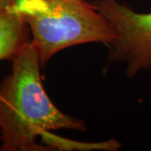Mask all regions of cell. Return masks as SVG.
Returning <instances> with one entry per match:
<instances>
[{"label": "cell", "mask_w": 151, "mask_h": 151, "mask_svg": "<svg viewBox=\"0 0 151 151\" xmlns=\"http://www.w3.org/2000/svg\"><path fill=\"white\" fill-rule=\"evenodd\" d=\"M11 61L10 73L0 83V150L47 151L38 143L46 133L86 129L81 120L61 112L49 97L39 55L30 41Z\"/></svg>", "instance_id": "6da1fadb"}, {"label": "cell", "mask_w": 151, "mask_h": 151, "mask_svg": "<svg viewBox=\"0 0 151 151\" xmlns=\"http://www.w3.org/2000/svg\"><path fill=\"white\" fill-rule=\"evenodd\" d=\"M27 24L41 67L64 49L116 38L111 24L86 0H14L7 9Z\"/></svg>", "instance_id": "7a4b0ae2"}, {"label": "cell", "mask_w": 151, "mask_h": 151, "mask_svg": "<svg viewBox=\"0 0 151 151\" xmlns=\"http://www.w3.org/2000/svg\"><path fill=\"white\" fill-rule=\"evenodd\" d=\"M93 5L116 34L108 45V64L124 63L129 78L151 69V12H136L117 0H97Z\"/></svg>", "instance_id": "3957f363"}, {"label": "cell", "mask_w": 151, "mask_h": 151, "mask_svg": "<svg viewBox=\"0 0 151 151\" xmlns=\"http://www.w3.org/2000/svg\"><path fill=\"white\" fill-rule=\"evenodd\" d=\"M29 29L21 17L0 9V60H12L28 44Z\"/></svg>", "instance_id": "277c9868"}, {"label": "cell", "mask_w": 151, "mask_h": 151, "mask_svg": "<svg viewBox=\"0 0 151 151\" xmlns=\"http://www.w3.org/2000/svg\"><path fill=\"white\" fill-rule=\"evenodd\" d=\"M14 0H0V9H7Z\"/></svg>", "instance_id": "5b68a950"}, {"label": "cell", "mask_w": 151, "mask_h": 151, "mask_svg": "<svg viewBox=\"0 0 151 151\" xmlns=\"http://www.w3.org/2000/svg\"><path fill=\"white\" fill-rule=\"evenodd\" d=\"M0 142H1V134H0Z\"/></svg>", "instance_id": "8992f818"}]
</instances>
